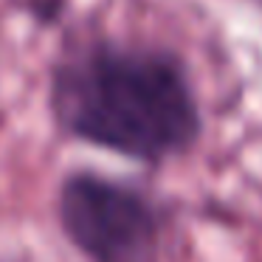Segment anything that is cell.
<instances>
[{"label":"cell","mask_w":262,"mask_h":262,"mask_svg":"<svg viewBox=\"0 0 262 262\" xmlns=\"http://www.w3.org/2000/svg\"><path fill=\"white\" fill-rule=\"evenodd\" d=\"M57 121L88 144L161 164L200 136V107L181 59L158 48L96 46L54 74Z\"/></svg>","instance_id":"obj_1"},{"label":"cell","mask_w":262,"mask_h":262,"mask_svg":"<svg viewBox=\"0 0 262 262\" xmlns=\"http://www.w3.org/2000/svg\"><path fill=\"white\" fill-rule=\"evenodd\" d=\"M59 223L91 262H158L161 217L127 183L76 172L59 189Z\"/></svg>","instance_id":"obj_2"}]
</instances>
